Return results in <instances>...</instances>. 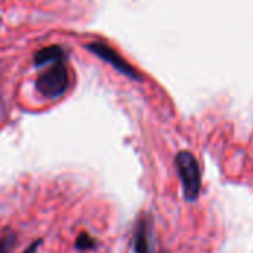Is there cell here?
I'll return each instance as SVG.
<instances>
[{"mask_svg": "<svg viewBox=\"0 0 253 253\" xmlns=\"http://www.w3.org/2000/svg\"><path fill=\"white\" fill-rule=\"evenodd\" d=\"M176 169L178 175L182 182L184 197L187 202H196L200 194V185H202V176L200 169L196 157L190 151H181L176 159Z\"/></svg>", "mask_w": 253, "mask_h": 253, "instance_id": "obj_1", "label": "cell"}, {"mask_svg": "<svg viewBox=\"0 0 253 253\" xmlns=\"http://www.w3.org/2000/svg\"><path fill=\"white\" fill-rule=\"evenodd\" d=\"M70 84V77L64 61L55 62L50 68L42 73L36 80V89L46 98L55 99L65 93Z\"/></svg>", "mask_w": 253, "mask_h": 253, "instance_id": "obj_2", "label": "cell"}, {"mask_svg": "<svg viewBox=\"0 0 253 253\" xmlns=\"http://www.w3.org/2000/svg\"><path fill=\"white\" fill-rule=\"evenodd\" d=\"M86 49L90 50L93 55L99 56L104 62L110 64L114 70H117L119 73L125 74L126 77L132 79V80H142V76L138 73V70L135 67H132L117 50H114L110 44L104 43V42H90L86 44Z\"/></svg>", "mask_w": 253, "mask_h": 253, "instance_id": "obj_3", "label": "cell"}, {"mask_svg": "<svg viewBox=\"0 0 253 253\" xmlns=\"http://www.w3.org/2000/svg\"><path fill=\"white\" fill-rule=\"evenodd\" d=\"M67 58V52L64 50L62 46H58V44H50V46H46L40 50L36 52L34 55V65L37 67H42V65H46V64H50V62H61V61H65Z\"/></svg>", "mask_w": 253, "mask_h": 253, "instance_id": "obj_4", "label": "cell"}, {"mask_svg": "<svg viewBox=\"0 0 253 253\" xmlns=\"http://www.w3.org/2000/svg\"><path fill=\"white\" fill-rule=\"evenodd\" d=\"M135 253H150V222L148 219H141L135 230L133 237Z\"/></svg>", "mask_w": 253, "mask_h": 253, "instance_id": "obj_5", "label": "cell"}, {"mask_svg": "<svg viewBox=\"0 0 253 253\" xmlns=\"http://www.w3.org/2000/svg\"><path fill=\"white\" fill-rule=\"evenodd\" d=\"M15 242V236L12 233H7L4 234L1 239H0V253H7L10 251L12 245Z\"/></svg>", "mask_w": 253, "mask_h": 253, "instance_id": "obj_6", "label": "cell"}, {"mask_svg": "<svg viewBox=\"0 0 253 253\" xmlns=\"http://www.w3.org/2000/svg\"><path fill=\"white\" fill-rule=\"evenodd\" d=\"M76 246L79 248V249H82V251H86V249H90V248H93L95 246V242L87 236V234H80L79 236V239H77V242H76Z\"/></svg>", "mask_w": 253, "mask_h": 253, "instance_id": "obj_7", "label": "cell"}, {"mask_svg": "<svg viewBox=\"0 0 253 253\" xmlns=\"http://www.w3.org/2000/svg\"><path fill=\"white\" fill-rule=\"evenodd\" d=\"M37 246H39V243H34V245H31L27 251L24 253H36V249H37Z\"/></svg>", "mask_w": 253, "mask_h": 253, "instance_id": "obj_8", "label": "cell"}]
</instances>
